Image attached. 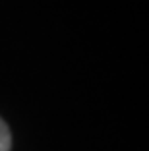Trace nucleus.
Masks as SVG:
<instances>
[{"instance_id": "1", "label": "nucleus", "mask_w": 149, "mask_h": 151, "mask_svg": "<svg viewBox=\"0 0 149 151\" xmlns=\"http://www.w3.org/2000/svg\"><path fill=\"white\" fill-rule=\"evenodd\" d=\"M12 147V134L2 118H0V151H10Z\"/></svg>"}]
</instances>
